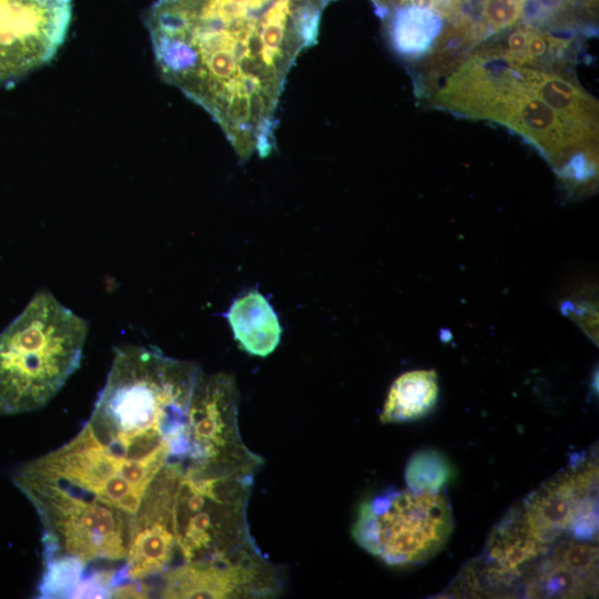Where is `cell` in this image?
<instances>
[{
  "label": "cell",
  "mask_w": 599,
  "mask_h": 599,
  "mask_svg": "<svg viewBox=\"0 0 599 599\" xmlns=\"http://www.w3.org/2000/svg\"><path fill=\"white\" fill-rule=\"evenodd\" d=\"M509 67L514 78L525 89L567 121L597 135L598 104L580 85L555 72L511 64Z\"/></svg>",
  "instance_id": "obj_10"
},
{
  "label": "cell",
  "mask_w": 599,
  "mask_h": 599,
  "mask_svg": "<svg viewBox=\"0 0 599 599\" xmlns=\"http://www.w3.org/2000/svg\"><path fill=\"white\" fill-rule=\"evenodd\" d=\"M498 72L483 120L497 122L520 134L556 165L578 153L595 155L596 134L567 121L525 89L514 78L508 63L502 64Z\"/></svg>",
  "instance_id": "obj_7"
},
{
  "label": "cell",
  "mask_w": 599,
  "mask_h": 599,
  "mask_svg": "<svg viewBox=\"0 0 599 599\" xmlns=\"http://www.w3.org/2000/svg\"><path fill=\"white\" fill-rule=\"evenodd\" d=\"M453 478V467L439 451L425 449L409 459L405 479L410 490L439 491Z\"/></svg>",
  "instance_id": "obj_15"
},
{
  "label": "cell",
  "mask_w": 599,
  "mask_h": 599,
  "mask_svg": "<svg viewBox=\"0 0 599 599\" xmlns=\"http://www.w3.org/2000/svg\"><path fill=\"white\" fill-rule=\"evenodd\" d=\"M12 481L30 500L42 525L44 562L75 558L91 565L126 559L135 516L78 490L17 469Z\"/></svg>",
  "instance_id": "obj_5"
},
{
  "label": "cell",
  "mask_w": 599,
  "mask_h": 599,
  "mask_svg": "<svg viewBox=\"0 0 599 599\" xmlns=\"http://www.w3.org/2000/svg\"><path fill=\"white\" fill-rule=\"evenodd\" d=\"M438 380L435 370L418 369L404 373L392 384L380 422L405 423L426 417L438 399Z\"/></svg>",
  "instance_id": "obj_13"
},
{
  "label": "cell",
  "mask_w": 599,
  "mask_h": 599,
  "mask_svg": "<svg viewBox=\"0 0 599 599\" xmlns=\"http://www.w3.org/2000/svg\"><path fill=\"white\" fill-rule=\"evenodd\" d=\"M226 318L234 338L251 355L265 357L277 347L282 327L267 300L257 291L236 298Z\"/></svg>",
  "instance_id": "obj_12"
},
{
  "label": "cell",
  "mask_w": 599,
  "mask_h": 599,
  "mask_svg": "<svg viewBox=\"0 0 599 599\" xmlns=\"http://www.w3.org/2000/svg\"><path fill=\"white\" fill-rule=\"evenodd\" d=\"M598 531V496L593 491L586 496L578 505L575 517L570 524V532L578 541H590Z\"/></svg>",
  "instance_id": "obj_18"
},
{
  "label": "cell",
  "mask_w": 599,
  "mask_h": 599,
  "mask_svg": "<svg viewBox=\"0 0 599 599\" xmlns=\"http://www.w3.org/2000/svg\"><path fill=\"white\" fill-rule=\"evenodd\" d=\"M282 586L274 566L263 556L227 565H182L159 582L162 598H258Z\"/></svg>",
  "instance_id": "obj_8"
},
{
  "label": "cell",
  "mask_w": 599,
  "mask_h": 599,
  "mask_svg": "<svg viewBox=\"0 0 599 599\" xmlns=\"http://www.w3.org/2000/svg\"><path fill=\"white\" fill-rule=\"evenodd\" d=\"M576 457L568 470L544 483L520 507L529 532L544 546L568 531L580 501L598 490L597 464Z\"/></svg>",
  "instance_id": "obj_9"
},
{
  "label": "cell",
  "mask_w": 599,
  "mask_h": 599,
  "mask_svg": "<svg viewBox=\"0 0 599 599\" xmlns=\"http://www.w3.org/2000/svg\"><path fill=\"white\" fill-rule=\"evenodd\" d=\"M163 471L169 483V522L175 540L171 569L182 565H227L262 556L246 522L255 470L167 463Z\"/></svg>",
  "instance_id": "obj_3"
},
{
  "label": "cell",
  "mask_w": 599,
  "mask_h": 599,
  "mask_svg": "<svg viewBox=\"0 0 599 599\" xmlns=\"http://www.w3.org/2000/svg\"><path fill=\"white\" fill-rule=\"evenodd\" d=\"M443 28V17L434 10L406 4L393 13L389 37L398 53L419 57L434 45Z\"/></svg>",
  "instance_id": "obj_14"
},
{
  "label": "cell",
  "mask_w": 599,
  "mask_h": 599,
  "mask_svg": "<svg viewBox=\"0 0 599 599\" xmlns=\"http://www.w3.org/2000/svg\"><path fill=\"white\" fill-rule=\"evenodd\" d=\"M453 515L440 491L387 490L364 501L352 529L355 541L390 566L426 561L447 542Z\"/></svg>",
  "instance_id": "obj_6"
},
{
  "label": "cell",
  "mask_w": 599,
  "mask_h": 599,
  "mask_svg": "<svg viewBox=\"0 0 599 599\" xmlns=\"http://www.w3.org/2000/svg\"><path fill=\"white\" fill-rule=\"evenodd\" d=\"M524 0H485L481 7L479 34L511 28L524 12Z\"/></svg>",
  "instance_id": "obj_17"
},
{
  "label": "cell",
  "mask_w": 599,
  "mask_h": 599,
  "mask_svg": "<svg viewBox=\"0 0 599 599\" xmlns=\"http://www.w3.org/2000/svg\"><path fill=\"white\" fill-rule=\"evenodd\" d=\"M39 583L40 598H71L79 582L89 575L87 566L75 558H58L44 562Z\"/></svg>",
  "instance_id": "obj_16"
},
{
  "label": "cell",
  "mask_w": 599,
  "mask_h": 599,
  "mask_svg": "<svg viewBox=\"0 0 599 599\" xmlns=\"http://www.w3.org/2000/svg\"><path fill=\"white\" fill-rule=\"evenodd\" d=\"M203 372L156 348H118L90 419L82 427L126 471H160L172 444L189 433L190 409Z\"/></svg>",
  "instance_id": "obj_2"
},
{
  "label": "cell",
  "mask_w": 599,
  "mask_h": 599,
  "mask_svg": "<svg viewBox=\"0 0 599 599\" xmlns=\"http://www.w3.org/2000/svg\"><path fill=\"white\" fill-rule=\"evenodd\" d=\"M328 0H158L146 13L155 63L217 122L242 159L275 145L286 77L316 43Z\"/></svg>",
  "instance_id": "obj_1"
},
{
  "label": "cell",
  "mask_w": 599,
  "mask_h": 599,
  "mask_svg": "<svg viewBox=\"0 0 599 599\" xmlns=\"http://www.w3.org/2000/svg\"><path fill=\"white\" fill-rule=\"evenodd\" d=\"M545 550L547 546L539 544L529 532L519 507L510 510L491 530L484 555L491 566L489 571L506 582Z\"/></svg>",
  "instance_id": "obj_11"
},
{
  "label": "cell",
  "mask_w": 599,
  "mask_h": 599,
  "mask_svg": "<svg viewBox=\"0 0 599 599\" xmlns=\"http://www.w3.org/2000/svg\"><path fill=\"white\" fill-rule=\"evenodd\" d=\"M87 322L38 292L0 333V415L42 408L78 369Z\"/></svg>",
  "instance_id": "obj_4"
}]
</instances>
